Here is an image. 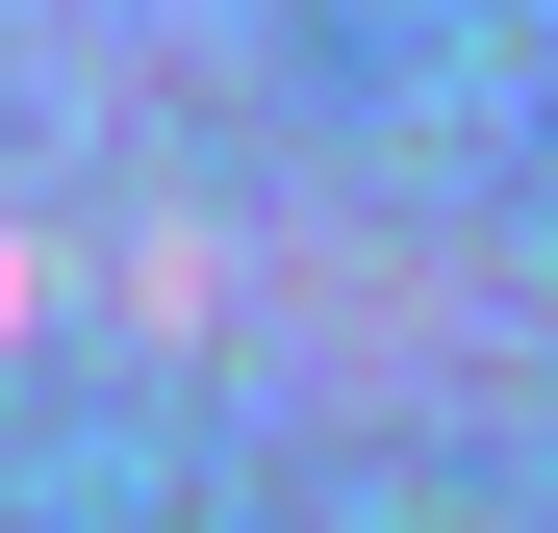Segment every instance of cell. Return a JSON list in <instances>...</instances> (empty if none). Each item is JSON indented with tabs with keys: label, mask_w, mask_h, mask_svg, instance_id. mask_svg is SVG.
I'll return each instance as SVG.
<instances>
[{
	"label": "cell",
	"mask_w": 558,
	"mask_h": 533,
	"mask_svg": "<svg viewBox=\"0 0 558 533\" xmlns=\"http://www.w3.org/2000/svg\"><path fill=\"white\" fill-rule=\"evenodd\" d=\"M0 355H26V229H0Z\"/></svg>",
	"instance_id": "obj_1"
}]
</instances>
